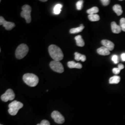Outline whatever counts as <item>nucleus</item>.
Here are the masks:
<instances>
[{
  "instance_id": "7c9ffc66",
  "label": "nucleus",
  "mask_w": 125,
  "mask_h": 125,
  "mask_svg": "<svg viewBox=\"0 0 125 125\" xmlns=\"http://www.w3.org/2000/svg\"><path fill=\"white\" fill-rule=\"evenodd\" d=\"M40 1H42V2H46V1H47V0H41Z\"/></svg>"
},
{
  "instance_id": "4468645a",
  "label": "nucleus",
  "mask_w": 125,
  "mask_h": 125,
  "mask_svg": "<svg viewBox=\"0 0 125 125\" xmlns=\"http://www.w3.org/2000/svg\"><path fill=\"white\" fill-rule=\"evenodd\" d=\"M75 40L76 41V44L78 46L83 47L85 45L84 40H83L81 35H77L75 37Z\"/></svg>"
},
{
  "instance_id": "2eb2a0df",
  "label": "nucleus",
  "mask_w": 125,
  "mask_h": 125,
  "mask_svg": "<svg viewBox=\"0 0 125 125\" xmlns=\"http://www.w3.org/2000/svg\"><path fill=\"white\" fill-rule=\"evenodd\" d=\"M113 10L117 14L118 16H120L123 13V10L121 5L118 4L115 5L113 8Z\"/></svg>"
},
{
  "instance_id": "2f4dec72",
  "label": "nucleus",
  "mask_w": 125,
  "mask_h": 125,
  "mask_svg": "<svg viewBox=\"0 0 125 125\" xmlns=\"http://www.w3.org/2000/svg\"></svg>"
},
{
  "instance_id": "f257e3e1",
  "label": "nucleus",
  "mask_w": 125,
  "mask_h": 125,
  "mask_svg": "<svg viewBox=\"0 0 125 125\" xmlns=\"http://www.w3.org/2000/svg\"><path fill=\"white\" fill-rule=\"evenodd\" d=\"M48 51L50 56L54 61H60L63 58V54L62 50L56 45H50L48 48Z\"/></svg>"
},
{
  "instance_id": "c85d7f7f",
  "label": "nucleus",
  "mask_w": 125,
  "mask_h": 125,
  "mask_svg": "<svg viewBox=\"0 0 125 125\" xmlns=\"http://www.w3.org/2000/svg\"><path fill=\"white\" fill-rule=\"evenodd\" d=\"M118 68L121 71V70H122V69H123L124 68V65L123 64L121 63V64H119L118 65Z\"/></svg>"
},
{
  "instance_id": "b1692460",
  "label": "nucleus",
  "mask_w": 125,
  "mask_h": 125,
  "mask_svg": "<svg viewBox=\"0 0 125 125\" xmlns=\"http://www.w3.org/2000/svg\"><path fill=\"white\" fill-rule=\"evenodd\" d=\"M112 61L114 62L115 63H117L119 62V59H118V57L116 55H114L112 56Z\"/></svg>"
},
{
  "instance_id": "cd10ccee",
  "label": "nucleus",
  "mask_w": 125,
  "mask_h": 125,
  "mask_svg": "<svg viewBox=\"0 0 125 125\" xmlns=\"http://www.w3.org/2000/svg\"><path fill=\"white\" fill-rule=\"evenodd\" d=\"M86 60V56L84 55H82V57L81 58L80 60H81L82 62H84Z\"/></svg>"
},
{
  "instance_id": "412c9836",
  "label": "nucleus",
  "mask_w": 125,
  "mask_h": 125,
  "mask_svg": "<svg viewBox=\"0 0 125 125\" xmlns=\"http://www.w3.org/2000/svg\"><path fill=\"white\" fill-rule=\"evenodd\" d=\"M83 0H79L77 2V3H76V9L78 10H81L83 7Z\"/></svg>"
},
{
  "instance_id": "423d86ee",
  "label": "nucleus",
  "mask_w": 125,
  "mask_h": 125,
  "mask_svg": "<svg viewBox=\"0 0 125 125\" xmlns=\"http://www.w3.org/2000/svg\"><path fill=\"white\" fill-rule=\"evenodd\" d=\"M50 66L54 72L59 73H62L64 71V68L62 64L59 61H52L50 63Z\"/></svg>"
},
{
  "instance_id": "5701e85b",
  "label": "nucleus",
  "mask_w": 125,
  "mask_h": 125,
  "mask_svg": "<svg viewBox=\"0 0 125 125\" xmlns=\"http://www.w3.org/2000/svg\"><path fill=\"white\" fill-rule=\"evenodd\" d=\"M74 55H75V59L77 61H80L82 54L76 52L74 53Z\"/></svg>"
},
{
  "instance_id": "c756f323",
  "label": "nucleus",
  "mask_w": 125,
  "mask_h": 125,
  "mask_svg": "<svg viewBox=\"0 0 125 125\" xmlns=\"http://www.w3.org/2000/svg\"><path fill=\"white\" fill-rule=\"evenodd\" d=\"M121 58L123 61H125V53H122L121 55Z\"/></svg>"
},
{
  "instance_id": "39448f33",
  "label": "nucleus",
  "mask_w": 125,
  "mask_h": 125,
  "mask_svg": "<svg viewBox=\"0 0 125 125\" xmlns=\"http://www.w3.org/2000/svg\"><path fill=\"white\" fill-rule=\"evenodd\" d=\"M22 12H21V16L25 18L27 23H30L31 21V7L28 5H25L22 7Z\"/></svg>"
},
{
  "instance_id": "0eeeda50",
  "label": "nucleus",
  "mask_w": 125,
  "mask_h": 125,
  "mask_svg": "<svg viewBox=\"0 0 125 125\" xmlns=\"http://www.w3.org/2000/svg\"><path fill=\"white\" fill-rule=\"evenodd\" d=\"M15 98V94L13 91L11 89H8L5 93L4 94L1 95L0 98L1 100L4 102H7L9 101L13 100Z\"/></svg>"
},
{
  "instance_id": "ddd939ff",
  "label": "nucleus",
  "mask_w": 125,
  "mask_h": 125,
  "mask_svg": "<svg viewBox=\"0 0 125 125\" xmlns=\"http://www.w3.org/2000/svg\"><path fill=\"white\" fill-rule=\"evenodd\" d=\"M67 65L68 67L71 69H81L82 68V65L81 63L79 62H76L73 61L68 62L67 63Z\"/></svg>"
},
{
  "instance_id": "bb28decb",
  "label": "nucleus",
  "mask_w": 125,
  "mask_h": 125,
  "mask_svg": "<svg viewBox=\"0 0 125 125\" xmlns=\"http://www.w3.org/2000/svg\"><path fill=\"white\" fill-rule=\"evenodd\" d=\"M101 1L102 2V4L105 6L108 5L110 3V0H102Z\"/></svg>"
},
{
  "instance_id": "aec40b11",
  "label": "nucleus",
  "mask_w": 125,
  "mask_h": 125,
  "mask_svg": "<svg viewBox=\"0 0 125 125\" xmlns=\"http://www.w3.org/2000/svg\"><path fill=\"white\" fill-rule=\"evenodd\" d=\"M99 9L97 7H94L87 11V13L89 14H94L98 13Z\"/></svg>"
},
{
  "instance_id": "a878e982",
  "label": "nucleus",
  "mask_w": 125,
  "mask_h": 125,
  "mask_svg": "<svg viewBox=\"0 0 125 125\" xmlns=\"http://www.w3.org/2000/svg\"><path fill=\"white\" fill-rule=\"evenodd\" d=\"M121 70L118 68H115L113 69V72L115 75H118L120 73Z\"/></svg>"
},
{
  "instance_id": "6e6552de",
  "label": "nucleus",
  "mask_w": 125,
  "mask_h": 125,
  "mask_svg": "<svg viewBox=\"0 0 125 125\" xmlns=\"http://www.w3.org/2000/svg\"><path fill=\"white\" fill-rule=\"evenodd\" d=\"M51 116L55 122L59 124H62L64 122V117L58 111H54L51 114Z\"/></svg>"
},
{
  "instance_id": "7ed1b4c3",
  "label": "nucleus",
  "mask_w": 125,
  "mask_h": 125,
  "mask_svg": "<svg viewBox=\"0 0 125 125\" xmlns=\"http://www.w3.org/2000/svg\"><path fill=\"white\" fill-rule=\"evenodd\" d=\"M29 51L28 47L27 45L22 44L19 45L15 51V56L18 59L24 58Z\"/></svg>"
},
{
  "instance_id": "4be33fe9",
  "label": "nucleus",
  "mask_w": 125,
  "mask_h": 125,
  "mask_svg": "<svg viewBox=\"0 0 125 125\" xmlns=\"http://www.w3.org/2000/svg\"><path fill=\"white\" fill-rule=\"evenodd\" d=\"M120 27L122 31H125V18H121L120 20Z\"/></svg>"
},
{
  "instance_id": "1a4fd4ad",
  "label": "nucleus",
  "mask_w": 125,
  "mask_h": 125,
  "mask_svg": "<svg viewBox=\"0 0 125 125\" xmlns=\"http://www.w3.org/2000/svg\"><path fill=\"white\" fill-rule=\"evenodd\" d=\"M0 25H2L7 30H11L15 27L14 23L6 21L2 16L0 17Z\"/></svg>"
},
{
  "instance_id": "dca6fc26",
  "label": "nucleus",
  "mask_w": 125,
  "mask_h": 125,
  "mask_svg": "<svg viewBox=\"0 0 125 125\" xmlns=\"http://www.w3.org/2000/svg\"><path fill=\"white\" fill-rule=\"evenodd\" d=\"M84 28V27L83 24L80 25V26L76 28H72L70 30V32L72 34H75V33H77L79 32H80L82 31L83 29Z\"/></svg>"
},
{
  "instance_id": "f8f14e48",
  "label": "nucleus",
  "mask_w": 125,
  "mask_h": 125,
  "mask_svg": "<svg viewBox=\"0 0 125 125\" xmlns=\"http://www.w3.org/2000/svg\"><path fill=\"white\" fill-rule=\"evenodd\" d=\"M97 53L101 55L107 56L110 54V51L104 46H102L97 50Z\"/></svg>"
},
{
  "instance_id": "f03ea898",
  "label": "nucleus",
  "mask_w": 125,
  "mask_h": 125,
  "mask_svg": "<svg viewBox=\"0 0 125 125\" xmlns=\"http://www.w3.org/2000/svg\"><path fill=\"white\" fill-rule=\"evenodd\" d=\"M23 80L27 85L31 87L36 86L39 82L38 77L32 73H26L24 75Z\"/></svg>"
},
{
  "instance_id": "a211bd4d",
  "label": "nucleus",
  "mask_w": 125,
  "mask_h": 125,
  "mask_svg": "<svg viewBox=\"0 0 125 125\" xmlns=\"http://www.w3.org/2000/svg\"><path fill=\"white\" fill-rule=\"evenodd\" d=\"M62 5L58 4L56 5L53 8V13L55 14H59L61 11V9L62 8Z\"/></svg>"
},
{
  "instance_id": "f3484780",
  "label": "nucleus",
  "mask_w": 125,
  "mask_h": 125,
  "mask_svg": "<svg viewBox=\"0 0 125 125\" xmlns=\"http://www.w3.org/2000/svg\"><path fill=\"white\" fill-rule=\"evenodd\" d=\"M121 80V77L119 76H115L111 77L109 80L110 84H117Z\"/></svg>"
},
{
  "instance_id": "393cba45",
  "label": "nucleus",
  "mask_w": 125,
  "mask_h": 125,
  "mask_svg": "<svg viewBox=\"0 0 125 125\" xmlns=\"http://www.w3.org/2000/svg\"><path fill=\"white\" fill-rule=\"evenodd\" d=\"M37 125H50V123L48 121L44 120L41 121L40 124H38Z\"/></svg>"
},
{
  "instance_id": "20e7f679",
  "label": "nucleus",
  "mask_w": 125,
  "mask_h": 125,
  "mask_svg": "<svg viewBox=\"0 0 125 125\" xmlns=\"http://www.w3.org/2000/svg\"><path fill=\"white\" fill-rule=\"evenodd\" d=\"M23 107V104L22 103L17 101H14L9 105V113L11 115H15L18 113V111Z\"/></svg>"
},
{
  "instance_id": "9d476101",
  "label": "nucleus",
  "mask_w": 125,
  "mask_h": 125,
  "mask_svg": "<svg viewBox=\"0 0 125 125\" xmlns=\"http://www.w3.org/2000/svg\"><path fill=\"white\" fill-rule=\"evenodd\" d=\"M101 43L103 46L107 48L109 51H112L114 49L115 45L114 43H113L111 41L107 40H103L101 41Z\"/></svg>"
},
{
  "instance_id": "9b49d317",
  "label": "nucleus",
  "mask_w": 125,
  "mask_h": 125,
  "mask_svg": "<svg viewBox=\"0 0 125 125\" xmlns=\"http://www.w3.org/2000/svg\"><path fill=\"white\" fill-rule=\"evenodd\" d=\"M111 29L112 32L114 33H120L122 29L120 26L117 25L115 22H112L111 23Z\"/></svg>"
},
{
  "instance_id": "6ab92c4d",
  "label": "nucleus",
  "mask_w": 125,
  "mask_h": 125,
  "mask_svg": "<svg viewBox=\"0 0 125 125\" xmlns=\"http://www.w3.org/2000/svg\"><path fill=\"white\" fill-rule=\"evenodd\" d=\"M88 18L91 21H97L100 20V16L97 14H89L88 15Z\"/></svg>"
}]
</instances>
